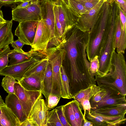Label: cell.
I'll return each instance as SVG.
<instances>
[{
  "mask_svg": "<svg viewBox=\"0 0 126 126\" xmlns=\"http://www.w3.org/2000/svg\"><path fill=\"white\" fill-rule=\"evenodd\" d=\"M122 30V25L119 14L117 17L114 32V47L115 49L118 46L121 35Z\"/></svg>",
  "mask_w": 126,
  "mask_h": 126,
  "instance_id": "33",
  "label": "cell"
},
{
  "mask_svg": "<svg viewBox=\"0 0 126 126\" xmlns=\"http://www.w3.org/2000/svg\"><path fill=\"white\" fill-rule=\"evenodd\" d=\"M71 13L78 18L87 11L83 5L78 0H67Z\"/></svg>",
  "mask_w": 126,
  "mask_h": 126,
  "instance_id": "26",
  "label": "cell"
},
{
  "mask_svg": "<svg viewBox=\"0 0 126 126\" xmlns=\"http://www.w3.org/2000/svg\"><path fill=\"white\" fill-rule=\"evenodd\" d=\"M0 108L1 126H20L21 123L19 119L10 108L5 105Z\"/></svg>",
  "mask_w": 126,
  "mask_h": 126,
  "instance_id": "19",
  "label": "cell"
},
{
  "mask_svg": "<svg viewBox=\"0 0 126 126\" xmlns=\"http://www.w3.org/2000/svg\"><path fill=\"white\" fill-rule=\"evenodd\" d=\"M1 114H2V111H1V109L0 108V126H1Z\"/></svg>",
  "mask_w": 126,
  "mask_h": 126,
  "instance_id": "50",
  "label": "cell"
},
{
  "mask_svg": "<svg viewBox=\"0 0 126 126\" xmlns=\"http://www.w3.org/2000/svg\"><path fill=\"white\" fill-rule=\"evenodd\" d=\"M111 2H115L122 10L126 12V0H109Z\"/></svg>",
  "mask_w": 126,
  "mask_h": 126,
  "instance_id": "41",
  "label": "cell"
},
{
  "mask_svg": "<svg viewBox=\"0 0 126 126\" xmlns=\"http://www.w3.org/2000/svg\"><path fill=\"white\" fill-rule=\"evenodd\" d=\"M7 20L5 22H0V29L7 22Z\"/></svg>",
  "mask_w": 126,
  "mask_h": 126,
  "instance_id": "49",
  "label": "cell"
},
{
  "mask_svg": "<svg viewBox=\"0 0 126 126\" xmlns=\"http://www.w3.org/2000/svg\"><path fill=\"white\" fill-rule=\"evenodd\" d=\"M32 55L29 60L16 64L8 66L0 71V75L7 76L13 77L18 81L23 77L29 69L35 63L39 61L41 57L36 54Z\"/></svg>",
  "mask_w": 126,
  "mask_h": 126,
  "instance_id": "7",
  "label": "cell"
},
{
  "mask_svg": "<svg viewBox=\"0 0 126 126\" xmlns=\"http://www.w3.org/2000/svg\"><path fill=\"white\" fill-rule=\"evenodd\" d=\"M71 101L77 126H83V117H84L82 111L83 109L76 100L74 99Z\"/></svg>",
  "mask_w": 126,
  "mask_h": 126,
  "instance_id": "27",
  "label": "cell"
},
{
  "mask_svg": "<svg viewBox=\"0 0 126 126\" xmlns=\"http://www.w3.org/2000/svg\"><path fill=\"white\" fill-rule=\"evenodd\" d=\"M60 72L61 97L67 99L72 98L73 96L70 92L69 79L63 65L61 67Z\"/></svg>",
  "mask_w": 126,
  "mask_h": 126,
  "instance_id": "25",
  "label": "cell"
},
{
  "mask_svg": "<svg viewBox=\"0 0 126 126\" xmlns=\"http://www.w3.org/2000/svg\"><path fill=\"white\" fill-rule=\"evenodd\" d=\"M84 6L87 11L94 7L101 0H78Z\"/></svg>",
  "mask_w": 126,
  "mask_h": 126,
  "instance_id": "38",
  "label": "cell"
},
{
  "mask_svg": "<svg viewBox=\"0 0 126 126\" xmlns=\"http://www.w3.org/2000/svg\"><path fill=\"white\" fill-rule=\"evenodd\" d=\"M52 75L51 67L48 63L43 72L41 79V91L45 97L46 106L48 96L51 91Z\"/></svg>",
  "mask_w": 126,
  "mask_h": 126,
  "instance_id": "17",
  "label": "cell"
},
{
  "mask_svg": "<svg viewBox=\"0 0 126 126\" xmlns=\"http://www.w3.org/2000/svg\"><path fill=\"white\" fill-rule=\"evenodd\" d=\"M88 32H83L75 25L66 34L63 48L70 64L68 72L71 93L73 96L80 90L96 84L90 71V62L87 59L86 45Z\"/></svg>",
  "mask_w": 126,
  "mask_h": 126,
  "instance_id": "1",
  "label": "cell"
},
{
  "mask_svg": "<svg viewBox=\"0 0 126 126\" xmlns=\"http://www.w3.org/2000/svg\"><path fill=\"white\" fill-rule=\"evenodd\" d=\"M125 114L117 116H109L96 113L94 111H91L90 113L86 111L85 117L93 124V126H106L107 122L119 119Z\"/></svg>",
  "mask_w": 126,
  "mask_h": 126,
  "instance_id": "16",
  "label": "cell"
},
{
  "mask_svg": "<svg viewBox=\"0 0 126 126\" xmlns=\"http://www.w3.org/2000/svg\"><path fill=\"white\" fill-rule=\"evenodd\" d=\"M16 82L13 77L6 76L2 79L1 85L7 93L15 94L14 85Z\"/></svg>",
  "mask_w": 126,
  "mask_h": 126,
  "instance_id": "31",
  "label": "cell"
},
{
  "mask_svg": "<svg viewBox=\"0 0 126 126\" xmlns=\"http://www.w3.org/2000/svg\"><path fill=\"white\" fill-rule=\"evenodd\" d=\"M5 103H4L1 96L0 95V107L5 106Z\"/></svg>",
  "mask_w": 126,
  "mask_h": 126,
  "instance_id": "47",
  "label": "cell"
},
{
  "mask_svg": "<svg viewBox=\"0 0 126 126\" xmlns=\"http://www.w3.org/2000/svg\"><path fill=\"white\" fill-rule=\"evenodd\" d=\"M92 86L80 90L73 96V98L78 101L80 104L82 100L87 96L90 95Z\"/></svg>",
  "mask_w": 126,
  "mask_h": 126,
  "instance_id": "35",
  "label": "cell"
},
{
  "mask_svg": "<svg viewBox=\"0 0 126 126\" xmlns=\"http://www.w3.org/2000/svg\"><path fill=\"white\" fill-rule=\"evenodd\" d=\"M53 2L54 3L53 10L56 28L59 38L63 47L64 44L66 41V35H65L64 32L58 18L57 5L54 2Z\"/></svg>",
  "mask_w": 126,
  "mask_h": 126,
  "instance_id": "28",
  "label": "cell"
},
{
  "mask_svg": "<svg viewBox=\"0 0 126 126\" xmlns=\"http://www.w3.org/2000/svg\"><path fill=\"white\" fill-rule=\"evenodd\" d=\"M119 14L118 7L115 5L111 6L110 12L109 28L103 40L98 57L99 67L96 76H103L109 72L111 67V60L114 47V32L117 17Z\"/></svg>",
  "mask_w": 126,
  "mask_h": 126,
  "instance_id": "4",
  "label": "cell"
},
{
  "mask_svg": "<svg viewBox=\"0 0 126 126\" xmlns=\"http://www.w3.org/2000/svg\"><path fill=\"white\" fill-rule=\"evenodd\" d=\"M61 97L59 95L50 94L48 97L47 107L48 111L54 108L57 105Z\"/></svg>",
  "mask_w": 126,
  "mask_h": 126,
  "instance_id": "36",
  "label": "cell"
},
{
  "mask_svg": "<svg viewBox=\"0 0 126 126\" xmlns=\"http://www.w3.org/2000/svg\"><path fill=\"white\" fill-rule=\"evenodd\" d=\"M93 111H94L96 113L107 116L121 115L126 113V103L104 106Z\"/></svg>",
  "mask_w": 126,
  "mask_h": 126,
  "instance_id": "20",
  "label": "cell"
},
{
  "mask_svg": "<svg viewBox=\"0 0 126 126\" xmlns=\"http://www.w3.org/2000/svg\"><path fill=\"white\" fill-rule=\"evenodd\" d=\"M63 106L65 115L68 123L71 126H77L71 101Z\"/></svg>",
  "mask_w": 126,
  "mask_h": 126,
  "instance_id": "30",
  "label": "cell"
},
{
  "mask_svg": "<svg viewBox=\"0 0 126 126\" xmlns=\"http://www.w3.org/2000/svg\"><path fill=\"white\" fill-rule=\"evenodd\" d=\"M39 21L30 20L19 23L15 35L25 45L31 46L34 39Z\"/></svg>",
  "mask_w": 126,
  "mask_h": 126,
  "instance_id": "9",
  "label": "cell"
},
{
  "mask_svg": "<svg viewBox=\"0 0 126 126\" xmlns=\"http://www.w3.org/2000/svg\"><path fill=\"white\" fill-rule=\"evenodd\" d=\"M37 52L38 54L42 58L32 65L27 71L23 77L37 76L41 78L43 72L48 62L47 58L42 56Z\"/></svg>",
  "mask_w": 126,
  "mask_h": 126,
  "instance_id": "22",
  "label": "cell"
},
{
  "mask_svg": "<svg viewBox=\"0 0 126 126\" xmlns=\"http://www.w3.org/2000/svg\"><path fill=\"white\" fill-rule=\"evenodd\" d=\"M107 0H101L93 8L79 18L75 24L77 27L82 31L89 32L95 23L102 6Z\"/></svg>",
  "mask_w": 126,
  "mask_h": 126,
  "instance_id": "10",
  "label": "cell"
},
{
  "mask_svg": "<svg viewBox=\"0 0 126 126\" xmlns=\"http://www.w3.org/2000/svg\"><path fill=\"white\" fill-rule=\"evenodd\" d=\"M46 0H23L22 1V2L26 1H29L31 2H36L38 1L39 3H41L43 2V1H45Z\"/></svg>",
  "mask_w": 126,
  "mask_h": 126,
  "instance_id": "48",
  "label": "cell"
},
{
  "mask_svg": "<svg viewBox=\"0 0 126 126\" xmlns=\"http://www.w3.org/2000/svg\"><path fill=\"white\" fill-rule=\"evenodd\" d=\"M7 20H5L3 18V14L2 11L0 10V22H5Z\"/></svg>",
  "mask_w": 126,
  "mask_h": 126,
  "instance_id": "46",
  "label": "cell"
},
{
  "mask_svg": "<svg viewBox=\"0 0 126 126\" xmlns=\"http://www.w3.org/2000/svg\"><path fill=\"white\" fill-rule=\"evenodd\" d=\"M23 0H16L15 3L21 2Z\"/></svg>",
  "mask_w": 126,
  "mask_h": 126,
  "instance_id": "51",
  "label": "cell"
},
{
  "mask_svg": "<svg viewBox=\"0 0 126 126\" xmlns=\"http://www.w3.org/2000/svg\"><path fill=\"white\" fill-rule=\"evenodd\" d=\"M107 94V91L104 89L96 86V84L93 85L92 86L89 97L91 109L94 108L101 101Z\"/></svg>",
  "mask_w": 126,
  "mask_h": 126,
  "instance_id": "24",
  "label": "cell"
},
{
  "mask_svg": "<svg viewBox=\"0 0 126 126\" xmlns=\"http://www.w3.org/2000/svg\"><path fill=\"white\" fill-rule=\"evenodd\" d=\"M105 89L107 94L97 104L91 111L104 106L115 105L126 103V95L112 88L105 85L99 86Z\"/></svg>",
  "mask_w": 126,
  "mask_h": 126,
  "instance_id": "13",
  "label": "cell"
},
{
  "mask_svg": "<svg viewBox=\"0 0 126 126\" xmlns=\"http://www.w3.org/2000/svg\"><path fill=\"white\" fill-rule=\"evenodd\" d=\"M13 50L10 49L9 46L0 50V71L8 66V55Z\"/></svg>",
  "mask_w": 126,
  "mask_h": 126,
  "instance_id": "32",
  "label": "cell"
},
{
  "mask_svg": "<svg viewBox=\"0 0 126 126\" xmlns=\"http://www.w3.org/2000/svg\"><path fill=\"white\" fill-rule=\"evenodd\" d=\"M32 55L28 52H26L23 50L14 49L10 53L8 58L10 59L9 61V65L10 66L30 60Z\"/></svg>",
  "mask_w": 126,
  "mask_h": 126,
  "instance_id": "23",
  "label": "cell"
},
{
  "mask_svg": "<svg viewBox=\"0 0 126 126\" xmlns=\"http://www.w3.org/2000/svg\"><path fill=\"white\" fill-rule=\"evenodd\" d=\"M41 16L50 34L53 35L57 32L55 25L54 3L50 0H46L41 3Z\"/></svg>",
  "mask_w": 126,
  "mask_h": 126,
  "instance_id": "14",
  "label": "cell"
},
{
  "mask_svg": "<svg viewBox=\"0 0 126 126\" xmlns=\"http://www.w3.org/2000/svg\"><path fill=\"white\" fill-rule=\"evenodd\" d=\"M55 108L59 118L63 126H71L66 119L65 114L64 106L57 107Z\"/></svg>",
  "mask_w": 126,
  "mask_h": 126,
  "instance_id": "37",
  "label": "cell"
},
{
  "mask_svg": "<svg viewBox=\"0 0 126 126\" xmlns=\"http://www.w3.org/2000/svg\"><path fill=\"white\" fill-rule=\"evenodd\" d=\"M111 67L109 72L103 76H95L99 86L110 87L126 95V63L124 54L114 51L111 60Z\"/></svg>",
  "mask_w": 126,
  "mask_h": 126,
  "instance_id": "3",
  "label": "cell"
},
{
  "mask_svg": "<svg viewBox=\"0 0 126 126\" xmlns=\"http://www.w3.org/2000/svg\"><path fill=\"white\" fill-rule=\"evenodd\" d=\"M12 47L14 49H22L23 46L25 45L24 43L18 39L15 41H14L11 44Z\"/></svg>",
  "mask_w": 126,
  "mask_h": 126,
  "instance_id": "40",
  "label": "cell"
},
{
  "mask_svg": "<svg viewBox=\"0 0 126 126\" xmlns=\"http://www.w3.org/2000/svg\"><path fill=\"white\" fill-rule=\"evenodd\" d=\"M110 2L106 1L95 23L89 32L86 51L89 61L95 56H99L103 39L110 27Z\"/></svg>",
  "mask_w": 126,
  "mask_h": 126,
  "instance_id": "2",
  "label": "cell"
},
{
  "mask_svg": "<svg viewBox=\"0 0 126 126\" xmlns=\"http://www.w3.org/2000/svg\"><path fill=\"white\" fill-rule=\"evenodd\" d=\"M83 126H93V124L88 120L85 117H83Z\"/></svg>",
  "mask_w": 126,
  "mask_h": 126,
  "instance_id": "45",
  "label": "cell"
},
{
  "mask_svg": "<svg viewBox=\"0 0 126 126\" xmlns=\"http://www.w3.org/2000/svg\"><path fill=\"white\" fill-rule=\"evenodd\" d=\"M56 5L58 18L64 34L76 24L78 19L71 13L67 0H51Z\"/></svg>",
  "mask_w": 126,
  "mask_h": 126,
  "instance_id": "6",
  "label": "cell"
},
{
  "mask_svg": "<svg viewBox=\"0 0 126 126\" xmlns=\"http://www.w3.org/2000/svg\"><path fill=\"white\" fill-rule=\"evenodd\" d=\"M48 111L42 94L33 105L28 118L32 120L37 126H46Z\"/></svg>",
  "mask_w": 126,
  "mask_h": 126,
  "instance_id": "12",
  "label": "cell"
},
{
  "mask_svg": "<svg viewBox=\"0 0 126 126\" xmlns=\"http://www.w3.org/2000/svg\"><path fill=\"white\" fill-rule=\"evenodd\" d=\"M63 126L61 122L56 108L48 111L47 116L46 126Z\"/></svg>",
  "mask_w": 126,
  "mask_h": 126,
  "instance_id": "29",
  "label": "cell"
},
{
  "mask_svg": "<svg viewBox=\"0 0 126 126\" xmlns=\"http://www.w3.org/2000/svg\"><path fill=\"white\" fill-rule=\"evenodd\" d=\"M12 20L19 23L30 20L39 21L41 19V6L38 1L31 2L22 8H14L12 11Z\"/></svg>",
  "mask_w": 126,
  "mask_h": 126,
  "instance_id": "5",
  "label": "cell"
},
{
  "mask_svg": "<svg viewBox=\"0 0 126 126\" xmlns=\"http://www.w3.org/2000/svg\"><path fill=\"white\" fill-rule=\"evenodd\" d=\"M5 104L18 118L21 123L27 119L20 100L15 94H8L5 99Z\"/></svg>",
  "mask_w": 126,
  "mask_h": 126,
  "instance_id": "15",
  "label": "cell"
},
{
  "mask_svg": "<svg viewBox=\"0 0 126 126\" xmlns=\"http://www.w3.org/2000/svg\"><path fill=\"white\" fill-rule=\"evenodd\" d=\"M16 0H0V10L3 5H6L15 3Z\"/></svg>",
  "mask_w": 126,
  "mask_h": 126,
  "instance_id": "43",
  "label": "cell"
},
{
  "mask_svg": "<svg viewBox=\"0 0 126 126\" xmlns=\"http://www.w3.org/2000/svg\"><path fill=\"white\" fill-rule=\"evenodd\" d=\"M37 126L35 123L32 120L27 118L20 124V126Z\"/></svg>",
  "mask_w": 126,
  "mask_h": 126,
  "instance_id": "42",
  "label": "cell"
},
{
  "mask_svg": "<svg viewBox=\"0 0 126 126\" xmlns=\"http://www.w3.org/2000/svg\"><path fill=\"white\" fill-rule=\"evenodd\" d=\"M41 79L38 76H32L23 77L18 81L26 90L41 92Z\"/></svg>",
  "mask_w": 126,
  "mask_h": 126,
  "instance_id": "21",
  "label": "cell"
},
{
  "mask_svg": "<svg viewBox=\"0 0 126 126\" xmlns=\"http://www.w3.org/2000/svg\"><path fill=\"white\" fill-rule=\"evenodd\" d=\"M12 25V19L7 21L0 29V50L9 46L14 41Z\"/></svg>",
  "mask_w": 126,
  "mask_h": 126,
  "instance_id": "18",
  "label": "cell"
},
{
  "mask_svg": "<svg viewBox=\"0 0 126 126\" xmlns=\"http://www.w3.org/2000/svg\"><path fill=\"white\" fill-rule=\"evenodd\" d=\"M50 41L48 30L43 20L39 21L33 42L31 46L30 52H37L46 49Z\"/></svg>",
  "mask_w": 126,
  "mask_h": 126,
  "instance_id": "11",
  "label": "cell"
},
{
  "mask_svg": "<svg viewBox=\"0 0 126 126\" xmlns=\"http://www.w3.org/2000/svg\"><path fill=\"white\" fill-rule=\"evenodd\" d=\"M31 2L29 1H23L15 8H19L25 7L29 5Z\"/></svg>",
  "mask_w": 126,
  "mask_h": 126,
  "instance_id": "44",
  "label": "cell"
},
{
  "mask_svg": "<svg viewBox=\"0 0 126 126\" xmlns=\"http://www.w3.org/2000/svg\"><path fill=\"white\" fill-rule=\"evenodd\" d=\"M125 116L124 115L121 118L116 120L107 122L106 126H118L124 124L125 123L126 119Z\"/></svg>",
  "mask_w": 126,
  "mask_h": 126,
  "instance_id": "39",
  "label": "cell"
},
{
  "mask_svg": "<svg viewBox=\"0 0 126 126\" xmlns=\"http://www.w3.org/2000/svg\"><path fill=\"white\" fill-rule=\"evenodd\" d=\"M15 94L20 100L28 118L35 102L42 94L40 91H28L24 89L18 81L14 85Z\"/></svg>",
  "mask_w": 126,
  "mask_h": 126,
  "instance_id": "8",
  "label": "cell"
},
{
  "mask_svg": "<svg viewBox=\"0 0 126 126\" xmlns=\"http://www.w3.org/2000/svg\"><path fill=\"white\" fill-rule=\"evenodd\" d=\"M89 62L90 63V71L91 76L93 79H95L94 76L96 75L99 67L98 57L95 56L91 59Z\"/></svg>",
  "mask_w": 126,
  "mask_h": 126,
  "instance_id": "34",
  "label": "cell"
}]
</instances>
